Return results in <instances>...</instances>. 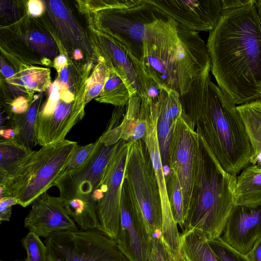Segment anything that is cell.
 <instances>
[{"instance_id":"obj_1","label":"cell","mask_w":261,"mask_h":261,"mask_svg":"<svg viewBox=\"0 0 261 261\" xmlns=\"http://www.w3.org/2000/svg\"><path fill=\"white\" fill-rule=\"evenodd\" d=\"M206 46L218 86L236 105L261 99V24L255 3L223 11Z\"/></svg>"},{"instance_id":"obj_2","label":"cell","mask_w":261,"mask_h":261,"mask_svg":"<svg viewBox=\"0 0 261 261\" xmlns=\"http://www.w3.org/2000/svg\"><path fill=\"white\" fill-rule=\"evenodd\" d=\"M207 70L179 96L182 116L207 145L223 169L236 175L250 164L252 149L243 119Z\"/></svg>"},{"instance_id":"obj_3","label":"cell","mask_w":261,"mask_h":261,"mask_svg":"<svg viewBox=\"0 0 261 261\" xmlns=\"http://www.w3.org/2000/svg\"><path fill=\"white\" fill-rule=\"evenodd\" d=\"M141 61L161 88L174 91L179 96L211 69L206 44L198 32L170 17L146 25Z\"/></svg>"},{"instance_id":"obj_4","label":"cell","mask_w":261,"mask_h":261,"mask_svg":"<svg viewBox=\"0 0 261 261\" xmlns=\"http://www.w3.org/2000/svg\"><path fill=\"white\" fill-rule=\"evenodd\" d=\"M199 159L182 232L196 230L211 241L220 237L236 205L237 176L226 172L199 136Z\"/></svg>"},{"instance_id":"obj_5","label":"cell","mask_w":261,"mask_h":261,"mask_svg":"<svg viewBox=\"0 0 261 261\" xmlns=\"http://www.w3.org/2000/svg\"><path fill=\"white\" fill-rule=\"evenodd\" d=\"M77 146L76 142L65 139L34 151L16 174L0 185V199L14 197L23 207L32 204L53 186Z\"/></svg>"},{"instance_id":"obj_6","label":"cell","mask_w":261,"mask_h":261,"mask_svg":"<svg viewBox=\"0 0 261 261\" xmlns=\"http://www.w3.org/2000/svg\"><path fill=\"white\" fill-rule=\"evenodd\" d=\"M142 140L130 142L124 179L134 204L151 237L162 236L163 212L159 188Z\"/></svg>"},{"instance_id":"obj_7","label":"cell","mask_w":261,"mask_h":261,"mask_svg":"<svg viewBox=\"0 0 261 261\" xmlns=\"http://www.w3.org/2000/svg\"><path fill=\"white\" fill-rule=\"evenodd\" d=\"M87 12L97 28L123 45L140 61L146 25L169 17L146 0L128 7Z\"/></svg>"},{"instance_id":"obj_8","label":"cell","mask_w":261,"mask_h":261,"mask_svg":"<svg viewBox=\"0 0 261 261\" xmlns=\"http://www.w3.org/2000/svg\"><path fill=\"white\" fill-rule=\"evenodd\" d=\"M44 242L47 261H130L98 229L55 232Z\"/></svg>"},{"instance_id":"obj_9","label":"cell","mask_w":261,"mask_h":261,"mask_svg":"<svg viewBox=\"0 0 261 261\" xmlns=\"http://www.w3.org/2000/svg\"><path fill=\"white\" fill-rule=\"evenodd\" d=\"M130 144L123 139L116 144L97 187L103 194L97 204L98 229L115 241L119 231L122 185Z\"/></svg>"},{"instance_id":"obj_10","label":"cell","mask_w":261,"mask_h":261,"mask_svg":"<svg viewBox=\"0 0 261 261\" xmlns=\"http://www.w3.org/2000/svg\"><path fill=\"white\" fill-rule=\"evenodd\" d=\"M199 151V135L181 114L173 125L168 151V166L179 181L186 217L195 179Z\"/></svg>"},{"instance_id":"obj_11","label":"cell","mask_w":261,"mask_h":261,"mask_svg":"<svg viewBox=\"0 0 261 261\" xmlns=\"http://www.w3.org/2000/svg\"><path fill=\"white\" fill-rule=\"evenodd\" d=\"M96 141L93 150L83 164L58 176L54 181L53 186L59 190L60 198H80L97 204L93 199V194L98 187L116 144L105 145L102 135Z\"/></svg>"},{"instance_id":"obj_12","label":"cell","mask_w":261,"mask_h":261,"mask_svg":"<svg viewBox=\"0 0 261 261\" xmlns=\"http://www.w3.org/2000/svg\"><path fill=\"white\" fill-rule=\"evenodd\" d=\"M141 106L145 113L147 127L142 140L151 160L159 188L163 212L162 237L169 251L176 254L180 250V233L172 216L161 158L157 135L158 105L157 103L143 101Z\"/></svg>"},{"instance_id":"obj_13","label":"cell","mask_w":261,"mask_h":261,"mask_svg":"<svg viewBox=\"0 0 261 261\" xmlns=\"http://www.w3.org/2000/svg\"><path fill=\"white\" fill-rule=\"evenodd\" d=\"M152 239L134 204L126 182L123 179L120 224L116 242L121 251L130 261H147L151 251Z\"/></svg>"},{"instance_id":"obj_14","label":"cell","mask_w":261,"mask_h":261,"mask_svg":"<svg viewBox=\"0 0 261 261\" xmlns=\"http://www.w3.org/2000/svg\"><path fill=\"white\" fill-rule=\"evenodd\" d=\"M164 14L197 32H211L223 11L221 0H146Z\"/></svg>"},{"instance_id":"obj_15","label":"cell","mask_w":261,"mask_h":261,"mask_svg":"<svg viewBox=\"0 0 261 261\" xmlns=\"http://www.w3.org/2000/svg\"><path fill=\"white\" fill-rule=\"evenodd\" d=\"M87 18L89 37L97 60H102L108 69L116 71L125 81L133 95L142 97V88L128 50L97 28L89 14Z\"/></svg>"},{"instance_id":"obj_16","label":"cell","mask_w":261,"mask_h":261,"mask_svg":"<svg viewBox=\"0 0 261 261\" xmlns=\"http://www.w3.org/2000/svg\"><path fill=\"white\" fill-rule=\"evenodd\" d=\"M24 226L29 232L45 238L55 232L79 230L60 198L52 196L46 192L32 203L31 208L24 219Z\"/></svg>"},{"instance_id":"obj_17","label":"cell","mask_w":261,"mask_h":261,"mask_svg":"<svg viewBox=\"0 0 261 261\" xmlns=\"http://www.w3.org/2000/svg\"><path fill=\"white\" fill-rule=\"evenodd\" d=\"M43 2L53 30L68 54L80 50L87 57H96L89 35L64 2L51 0Z\"/></svg>"},{"instance_id":"obj_18","label":"cell","mask_w":261,"mask_h":261,"mask_svg":"<svg viewBox=\"0 0 261 261\" xmlns=\"http://www.w3.org/2000/svg\"><path fill=\"white\" fill-rule=\"evenodd\" d=\"M221 237L231 247L246 255L261 237V205L256 207L236 205Z\"/></svg>"},{"instance_id":"obj_19","label":"cell","mask_w":261,"mask_h":261,"mask_svg":"<svg viewBox=\"0 0 261 261\" xmlns=\"http://www.w3.org/2000/svg\"><path fill=\"white\" fill-rule=\"evenodd\" d=\"M17 35L26 44L45 59H53L59 53L51 25L27 16L20 21Z\"/></svg>"},{"instance_id":"obj_20","label":"cell","mask_w":261,"mask_h":261,"mask_svg":"<svg viewBox=\"0 0 261 261\" xmlns=\"http://www.w3.org/2000/svg\"><path fill=\"white\" fill-rule=\"evenodd\" d=\"M15 69L14 77L5 81L15 98L25 95L31 102L35 92H43L50 85L48 68L20 63Z\"/></svg>"},{"instance_id":"obj_21","label":"cell","mask_w":261,"mask_h":261,"mask_svg":"<svg viewBox=\"0 0 261 261\" xmlns=\"http://www.w3.org/2000/svg\"><path fill=\"white\" fill-rule=\"evenodd\" d=\"M235 201L250 207L261 205V165H249L237 177Z\"/></svg>"},{"instance_id":"obj_22","label":"cell","mask_w":261,"mask_h":261,"mask_svg":"<svg viewBox=\"0 0 261 261\" xmlns=\"http://www.w3.org/2000/svg\"><path fill=\"white\" fill-rule=\"evenodd\" d=\"M120 139L127 142L142 140L147 131L146 120L141 98L132 95L126 106L125 112L119 125Z\"/></svg>"},{"instance_id":"obj_23","label":"cell","mask_w":261,"mask_h":261,"mask_svg":"<svg viewBox=\"0 0 261 261\" xmlns=\"http://www.w3.org/2000/svg\"><path fill=\"white\" fill-rule=\"evenodd\" d=\"M34 151L16 141L1 140L0 185L13 177Z\"/></svg>"},{"instance_id":"obj_24","label":"cell","mask_w":261,"mask_h":261,"mask_svg":"<svg viewBox=\"0 0 261 261\" xmlns=\"http://www.w3.org/2000/svg\"><path fill=\"white\" fill-rule=\"evenodd\" d=\"M249 139L251 165H261V99L237 106Z\"/></svg>"},{"instance_id":"obj_25","label":"cell","mask_w":261,"mask_h":261,"mask_svg":"<svg viewBox=\"0 0 261 261\" xmlns=\"http://www.w3.org/2000/svg\"><path fill=\"white\" fill-rule=\"evenodd\" d=\"M43 97V92L36 95L25 113L12 115L10 118V126L18 132L16 142L31 149L36 144L37 121Z\"/></svg>"},{"instance_id":"obj_26","label":"cell","mask_w":261,"mask_h":261,"mask_svg":"<svg viewBox=\"0 0 261 261\" xmlns=\"http://www.w3.org/2000/svg\"><path fill=\"white\" fill-rule=\"evenodd\" d=\"M179 251L187 261H222L214 252L204 235L196 230L180 234Z\"/></svg>"},{"instance_id":"obj_27","label":"cell","mask_w":261,"mask_h":261,"mask_svg":"<svg viewBox=\"0 0 261 261\" xmlns=\"http://www.w3.org/2000/svg\"><path fill=\"white\" fill-rule=\"evenodd\" d=\"M132 95L128 85L122 77L114 70L108 69L102 89L95 99L99 102L120 107L126 106Z\"/></svg>"},{"instance_id":"obj_28","label":"cell","mask_w":261,"mask_h":261,"mask_svg":"<svg viewBox=\"0 0 261 261\" xmlns=\"http://www.w3.org/2000/svg\"><path fill=\"white\" fill-rule=\"evenodd\" d=\"M60 199L69 216L81 229L89 230L98 228L99 223L97 215V204L92 203L80 198L68 200L61 198Z\"/></svg>"},{"instance_id":"obj_29","label":"cell","mask_w":261,"mask_h":261,"mask_svg":"<svg viewBox=\"0 0 261 261\" xmlns=\"http://www.w3.org/2000/svg\"><path fill=\"white\" fill-rule=\"evenodd\" d=\"M166 186L173 219L182 229L186 218L182 189L175 173L170 171L166 177Z\"/></svg>"},{"instance_id":"obj_30","label":"cell","mask_w":261,"mask_h":261,"mask_svg":"<svg viewBox=\"0 0 261 261\" xmlns=\"http://www.w3.org/2000/svg\"><path fill=\"white\" fill-rule=\"evenodd\" d=\"M108 72V68L104 62L101 59H97V64L86 82L84 90L85 105L100 94L104 86Z\"/></svg>"},{"instance_id":"obj_31","label":"cell","mask_w":261,"mask_h":261,"mask_svg":"<svg viewBox=\"0 0 261 261\" xmlns=\"http://www.w3.org/2000/svg\"><path fill=\"white\" fill-rule=\"evenodd\" d=\"M128 54L134 64L137 76L142 88L143 96L149 102L156 103L159 98L161 88L148 74L142 62L134 56L129 51Z\"/></svg>"},{"instance_id":"obj_32","label":"cell","mask_w":261,"mask_h":261,"mask_svg":"<svg viewBox=\"0 0 261 261\" xmlns=\"http://www.w3.org/2000/svg\"><path fill=\"white\" fill-rule=\"evenodd\" d=\"M27 252L24 261H47L46 247L35 233L29 232L22 240Z\"/></svg>"},{"instance_id":"obj_33","label":"cell","mask_w":261,"mask_h":261,"mask_svg":"<svg viewBox=\"0 0 261 261\" xmlns=\"http://www.w3.org/2000/svg\"><path fill=\"white\" fill-rule=\"evenodd\" d=\"M208 242L215 254L222 261H250L247 255L231 247L221 237Z\"/></svg>"},{"instance_id":"obj_34","label":"cell","mask_w":261,"mask_h":261,"mask_svg":"<svg viewBox=\"0 0 261 261\" xmlns=\"http://www.w3.org/2000/svg\"><path fill=\"white\" fill-rule=\"evenodd\" d=\"M96 145V141L82 146L78 145L63 167L59 176L74 170L83 164L90 155Z\"/></svg>"},{"instance_id":"obj_35","label":"cell","mask_w":261,"mask_h":261,"mask_svg":"<svg viewBox=\"0 0 261 261\" xmlns=\"http://www.w3.org/2000/svg\"><path fill=\"white\" fill-rule=\"evenodd\" d=\"M147 261H169V252L162 236L152 237L151 249Z\"/></svg>"},{"instance_id":"obj_36","label":"cell","mask_w":261,"mask_h":261,"mask_svg":"<svg viewBox=\"0 0 261 261\" xmlns=\"http://www.w3.org/2000/svg\"><path fill=\"white\" fill-rule=\"evenodd\" d=\"M30 103L28 98L23 96L6 102V111L8 116L11 117L12 115L24 114L29 109Z\"/></svg>"},{"instance_id":"obj_37","label":"cell","mask_w":261,"mask_h":261,"mask_svg":"<svg viewBox=\"0 0 261 261\" xmlns=\"http://www.w3.org/2000/svg\"><path fill=\"white\" fill-rule=\"evenodd\" d=\"M18 204L14 197H5L0 199V221H9L12 214V206Z\"/></svg>"},{"instance_id":"obj_38","label":"cell","mask_w":261,"mask_h":261,"mask_svg":"<svg viewBox=\"0 0 261 261\" xmlns=\"http://www.w3.org/2000/svg\"><path fill=\"white\" fill-rule=\"evenodd\" d=\"M28 14L32 18L41 16L45 11L43 1L39 0H30L27 4Z\"/></svg>"},{"instance_id":"obj_39","label":"cell","mask_w":261,"mask_h":261,"mask_svg":"<svg viewBox=\"0 0 261 261\" xmlns=\"http://www.w3.org/2000/svg\"><path fill=\"white\" fill-rule=\"evenodd\" d=\"M223 11L236 9L255 3V0H221Z\"/></svg>"},{"instance_id":"obj_40","label":"cell","mask_w":261,"mask_h":261,"mask_svg":"<svg viewBox=\"0 0 261 261\" xmlns=\"http://www.w3.org/2000/svg\"><path fill=\"white\" fill-rule=\"evenodd\" d=\"M18 135V132L17 129L11 126L1 128L0 130L1 140L16 141Z\"/></svg>"},{"instance_id":"obj_41","label":"cell","mask_w":261,"mask_h":261,"mask_svg":"<svg viewBox=\"0 0 261 261\" xmlns=\"http://www.w3.org/2000/svg\"><path fill=\"white\" fill-rule=\"evenodd\" d=\"M246 255L250 261H261V237Z\"/></svg>"},{"instance_id":"obj_42","label":"cell","mask_w":261,"mask_h":261,"mask_svg":"<svg viewBox=\"0 0 261 261\" xmlns=\"http://www.w3.org/2000/svg\"><path fill=\"white\" fill-rule=\"evenodd\" d=\"M169 261H187L185 258L179 252L176 254L174 255L169 250Z\"/></svg>"},{"instance_id":"obj_43","label":"cell","mask_w":261,"mask_h":261,"mask_svg":"<svg viewBox=\"0 0 261 261\" xmlns=\"http://www.w3.org/2000/svg\"><path fill=\"white\" fill-rule=\"evenodd\" d=\"M255 5L256 6L259 20L261 24V0H255Z\"/></svg>"}]
</instances>
